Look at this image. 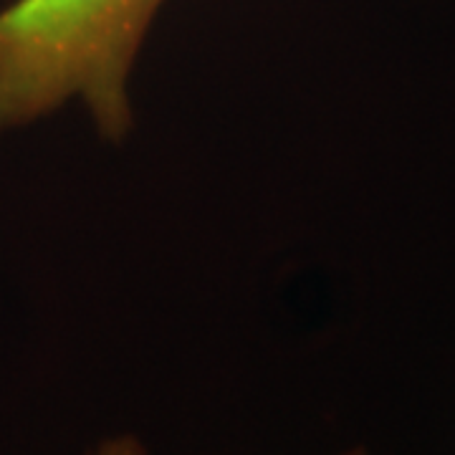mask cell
I'll return each mask as SVG.
<instances>
[{"label":"cell","instance_id":"3","mask_svg":"<svg viewBox=\"0 0 455 455\" xmlns=\"http://www.w3.org/2000/svg\"><path fill=\"white\" fill-rule=\"evenodd\" d=\"M341 455H370V453H364V451H347V453H341Z\"/></svg>","mask_w":455,"mask_h":455},{"label":"cell","instance_id":"2","mask_svg":"<svg viewBox=\"0 0 455 455\" xmlns=\"http://www.w3.org/2000/svg\"><path fill=\"white\" fill-rule=\"evenodd\" d=\"M92 455H147L142 443L132 435H119V438L104 440Z\"/></svg>","mask_w":455,"mask_h":455},{"label":"cell","instance_id":"1","mask_svg":"<svg viewBox=\"0 0 455 455\" xmlns=\"http://www.w3.org/2000/svg\"><path fill=\"white\" fill-rule=\"evenodd\" d=\"M163 0H11L0 8V132L79 97L104 137L132 127L127 82Z\"/></svg>","mask_w":455,"mask_h":455}]
</instances>
